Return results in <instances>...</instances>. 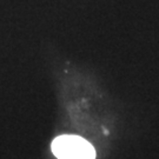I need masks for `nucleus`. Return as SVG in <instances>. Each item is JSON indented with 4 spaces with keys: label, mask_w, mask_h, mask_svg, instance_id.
<instances>
[{
    "label": "nucleus",
    "mask_w": 159,
    "mask_h": 159,
    "mask_svg": "<svg viewBox=\"0 0 159 159\" xmlns=\"http://www.w3.org/2000/svg\"><path fill=\"white\" fill-rule=\"evenodd\" d=\"M52 152L58 159H94L96 151L79 136L63 134L52 142Z\"/></svg>",
    "instance_id": "nucleus-1"
}]
</instances>
